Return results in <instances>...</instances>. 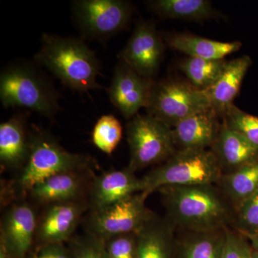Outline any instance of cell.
Listing matches in <instances>:
<instances>
[{"label": "cell", "instance_id": "obj_28", "mask_svg": "<svg viewBox=\"0 0 258 258\" xmlns=\"http://www.w3.org/2000/svg\"><path fill=\"white\" fill-rule=\"evenodd\" d=\"M232 228L242 235L258 233V191L235 209Z\"/></svg>", "mask_w": 258, "mask_h": 258}, {"label": "cell", "instance_id": "obj_16", "mask_svg": "<svg viewBox=\"0 0 258 258\" xmlns=\"http://www.w3.org/2000/svg\"><path fill=\"white\" fill-rule=\"evenodd\" d=\"M212 108L199 112L179 122L172 128L177 150L211 148L221 129L222 122Z\"/></svg>", "mask_w": 258, "mask_h": 258}, {"label": "cell", "instance_id": "obj_3", "mask_svg": "<svg viewBox=\"0 0 258 258\" xmlns=\"http://www.w3.org/2000/svg\"><path fill=\"white\" fill-rule=\"evenodd\" d=\"M35 59L68 87L81 92L100 88L99 62L83 40L44 34Z\"/></svg>", "mask_w": 258, "mask_h": 258}, {"label": "cell", "instance_id": "obj_29", "mask_svg": "<svg viewBox=\"0 0 258 258\" xmlns=\"http://www.w3.org/2000/svg\"><path fill=\"white\" fill-rule=\"evenodd\" d=\"M67 244L73 258H108L103 241L87 232L75 236Z\"/></svg>", "mask_w": 258, "mask_h": 258}, {"label": "cell", "instance_id": "obj_23", "mask_svg": "<svg viewBox=\"0 0 258 258\" xmlns=\"http://www.w3.org/2000/svg\"><path fill=\"white\" fill-rule=\"evenodd\" d=\"M216 186L232 206L237 208L258 191V160L222 174Z\"/></svg>", "mask_w": 258, "mask_h": 258}, {"label": "cell", "instance_id": "obj_18", "mask_svg": "<svg viewBox=\"0 0 258 258\" xmlns=\"http://www.w3.org/2000/svg\"><path fill=\"white\" fill-rule=\"evenodd\" d=\"M252 64L248 55L226 61L221 74L207 90L212 109L222 118L240 91L244 76Z\"/></svg>", "mask_w": 258, "mask_h": 258}, {"label": "cell", "instance_id": "obj_34", "mask_svg": "<svg viewBox=\"0 0 258 258\" xmlns=\"http://www.w3.org/2000/svg\"><path fill=\"white\" fill-rule=\"evenodd\" d=\"M0 258H9L2 247H0Z\"/></svg>", "mask_w": 258, "mask_h": 258}, {"label": "cell", "instance_id": "obj_17", "mask_svg": "<svg viewBox=\"0 0 258 258\" xmlns=\"http://www.w3.org/2000/svg\"><path fill=\"white\" fill-rule=\"evenodd\" d=\"M176 231L166 217L154 213L137 232V258H174Z\"/></svg>", "mask_w": 258, "mask_h": 258}, {"label": "cell", "instance_id": "obj_10", "mask_svg": "<svg viewBox=\"0 0 258 258\" xmlns=\"http://www.w3.org/2000/svg\"><path fill=\"white\" fill-rule=\"evenodd\" d=\"M37 220L35 210L25 200L15 202L4 212L0 247L9 258H30L35 249Z\"/></svg>", "mask_w": 258, "mask_h": 258}, {"label": "cell", "instance_id": "obj_30", "mask_svg": "<svg viewBox=\"0 0 258 258\" xmlns=\"http://www.w3.org/2000/svg\"><path fill=\"white\" fill-rule=\"evenodd\" d=\"M254 249L248 240L232 227L225 230V240L220 258H252Z\"/></svg>", "mask_w": 258, "mask_h": 258}, {"label": "cell", "instance_id": "obj_21", "mask_svg": "<svg viewBox=\"0 0 258 258\" xmlns=\"http://www.w3.org/2000/svg\"><path fill=\"white\" fill-rule=\"evenodd\" d=\"M168 46L184 52L189 57L221 60L225 56L237 52L242 47V42H219L187 33H174L166 35Z\"/></svg>", "mask_w": 258, "mask_h": 258}, {"label": "cell", "instance_id": "obj_15", "mask_svg": "<svg viewBox=\"0 0 258 258\" xmlns=\"http://www.w3.org/2000/svg\"><path fill=\"white\" fill-rule=\"evenodd\" d=\"M93 170L67 171L50 176L36 185L28 196L47 205L86 200L93 176Z\"/></svg>", "mask_w": 258, "mask_h": 258}, {"label": "cell", "instance_id": "obj_9", "mask_svg": "<svg viewBox=\"0 0 258 258\" xmlns=\"http://www.w3.org/2000/svg\"><path fill=\"white\" fill-rule=\"evenodd\" d=\"M78 25L86 36L106 40L130 23L133 8L123 0H79L73 4Z\"/></svg>", "mask_w": 258, "mask_h": 258}, {"label": "cell", "instance_id": "obj_6", "mask_svg": "<svg viewBox=\"0 0 258 258\" xmlns=\"http://www.w3.org/2000/svg\"><path fill=\"white\" fill-rule=\"evenodd\" d=\"M130 159L134 172L165 162L177 151L172 128L152 115L137 114L126 125Z\"/></svg>", "mask_w": 258, "mask_h": 258}, {"label": "cell", "instance_id": "obj_8", "mask_svg": "<svg viewBox=\"0 0 258 258\" xmlns=\"http://www.w3.org/2000/svg\"><path fill=\"white\" fill-rule=\"evenodd\" d=\"M148 197L144 192L137 193L101 210L90 212L85 220L86 232L103 241L137 233L154 213L146 205Z\"/></svg>", "mask_w": 258, "mask_h": 258}, {"label": "cell", "instance_id": "obj_35", "mask_svg": "<svg viewBox=\"0 0 258 258\" xmlns=\"http://www.w3.org/2000/svg\"><path fill=\"white\" fill-rule=\"evenodd\" d=\"M252 258H258V252L254 250L253 253H252Z\"/></svg>", "mask_w": 258, "mask_h": 258}, {"label": "cell", "instance_id": "obj_7", "mask_svg": "<svg viewBox=\"0 0 258 258\" xmlns=\"http://www.w3.org/2000/svg\"><path fill=\"white\" fill-rule=\"evenodd\" d=\"M212 108L206 91L191 83L168 79L154 83L147 110L171 128L191 115Z\"/></svg>", "mask_w": 258, "mask_h": 258}, {"label": "cell", "instance_id": "obj_19", "mask_svg": "<svg viewBox=\"0 0 258 258\" xmlns=\"http://www.w3.org/2000/svg\"><path fill=\"white\" fill-rule=\"evenodd\" d=\"M210 150L223 174L232 172L258 160V147L223 123Z\"/></svg>", "mask_w": 258, "mask_h": 258}, {"label": "cell", "instance_id": "obj_22", "mask_svg": "<svg viewBox=\"0 0 258 258\" xmlns=\"http://www.w3.org/2000/svg\"><path fill=\"white\" fill-rule=\"evenodd\" d=\"M226 228L210 232L180 231L176 235L174 258H220Z\"/></svg>", "mask_w": 258, "mask_h": 258}, {"label": "cell", "instance_id": "obj_13", "mask_svg": "<svg viewBox=\"0 0 258 258\" xmlns=\"http://www.w3.org/2000/svg\"><path fill=\"white\" fill-rule=\"evenodd\" d=\"M154 83L120 60L107 91L115 108L126 119H132L141 108H147Z\"/></svg>", "mask_w": 258, "mask_h": 258}, {"label": "cell", "instance_id": "obj_11", "mask_svg": "<svg viewBox=\"0 0 258 258\" xmlns=\"http://www.w3.org/2000/svg\"><path fill=\"white\" fill-rule=\"evenodd\" d=\"M87 209L86 200L45 206L41 216L37 220L34 249L47 244L68 243L74 237V232Z\"/></svg>", "mask_w": 258, "mask_h": 258}, {"label": "cell", "instance_id": "obj_20", "mask_svg": "<svg viewBox=\"0 0 258 258\" xmlns=\"http://www.w3.org/2000/svg\"><path fill=\"white\" fill-rule=\"evenodd\" d=\"M30 154V133L23 116L15 115L0 125V164L2 170H19Z\"/></svg>", "mask_w": 258, "mask_h": 258}, {"label": "cell", "instance_id": "obj_32", "mask_svg": "<svg viewBox=\"0 0 258 258\" xmlns=\"http://www.w3.org/2000/svg\"><path fill=\"white\" fill-rule=\"evenodd\" d=\"M30 258H73V256L66 244L56 243L34 249Z\"/></svg>", "mask_w": 258, "mask_h": 258}, {"label": "cell", "instance_id": "obj_26", "mask_svg": "<svg viewBox=\"0 0 258 258\" xmlns=\"http://www.w3.org/2000/svg\"><path fill=\"white\" fill-rule=\"evenodd\" d=\"M123 128L119 120L112 114L102 115L92 132V142L102 152L111 155L120 143Z\"/></svg>", "mask_w": 258, "mask_h": 258}, {"label": "cell", "instance_id": "obj_25", "mask_svg": "<svg viewBox=\"0 0 258 258\" xmlns=\"http://www.w3.org/2000/svg\"><path fill=\"white\" fill-rule=\"evenodd\" d=\"M225 62L224 59L208 60L188 57L181 61L179 69L193 86L203 91H207L221 74Z\"/></svg>", "mask_w": 258, "mask_h": 258}, {"label": "cell", "instance_id": "obj_12", "mask_svg": "<svg viewBox=\"0 0 258 258\" xmlns=\"http://www.w3.org/2000/svg\"><path fill=\"white\" fill-rule=\"evenodd\" d=\"M164 51V44L154 24L140 21L118 57L137 74L152 79L160 66Z\"/></svg>", "mask_w": 258, "mask_h": 258}, {"label": "cell", "instance_id": "obj_5", "mask_svg": "<svg viewBox=\"0 0 258 258\" xmlns=\"http://www.w3.org/2000/svg\"><path fill=\"white\" fill-rule=\"evenodd\" d=\"M0 98L3 106L28 108L52 118L59 110L57 94L35 68L15 64L0 76Z\"/></svg>", "mask_w": 258, "mask_h": 258}, {"label": "cell", "instance_id": "obj_27", "mask_svg": "<svg viewBox=\"0 0 258 258\" xmlns=\"http://www.w3.org/2000/svg\"><path fill=\"white\" fill-rule=\"evenodd\" d=\"M222 123L258 147V116L249 114L233 104L226 111Z\"/></svg>", "mask_w": 258, "mask_h": 258}, {"label": "cell", "instance_id": "obj_14", "mask_svg": "<svg viewBox=\"0 0 258 258\" xmlns=\"http://www.w3.org/2000/svg\"><path fill=\"white\" fill-rule=\"evenodd\" d=\"M142 191V179L128 166L106 171L93 176L88 189V208L96 211Z\"/></svg>", "mask_w": 258, "mask_h": 258}, {"label": "cell", "instance_id": "obj_31", "mask_svg": "<svg viewBox=\"0 0 258 258\" xmlns=\"http://www.w3.org/2000/svg\"><path fill=\"white\" fill-rule=\"evenodd\" d=\"M103 242L108 258H137V233L116 236Z\"/></svg>", "mask_w": 258, "mask_h": 258}, {"label": "cell", "instance_id": "obj_4", "mask_svg": "<svg viewBox=\"0 0 258 258\" xmlns=\"http://www.w3.org/2000/svg\"><path fill=\"white\" fill-rule=\"evenodd\" d=\"M222 174L210 149L177 150L165 162L141 178L142 192L149 196L162 186L216 184Z\"/></svg>", "mask_w": 258, "mask_h": 258}, {"label": "cell", "instance_id": "obj_2", "mask_svg": "<svg viewBox=\"0 0 258 258\" xmlns=\"http://www.w3.org/2000/svg\"><path fill=\"white\" fill-rule=\"evenodd\" d=\"M30 154L14 179L1 188L4 204L21 201L36 185L67 171L93 170L96 164L88 155L68 152L47 132L35 127L30 133Z\"/></svg>", "mask_w": 258, "mask_h": 258}, {"label": "cell", "instance_id": "obj_24", "mask_svg": "<svg viewBox=\"0 0 258 258\" xmlns=\"http://www.w3.org/2000/svg\"><path fill=\"white\" fill-rule=\"evenodd\" d=\"M148 5L154 13L165 18L200 22L220 16L207 0H156Z\"/></svg>", "mask_w": 258, "mask_h": 258}, {"label": "cell", "instance_id": "obj_1", "mask_svg": "<svg viewBox=\"0 0 258 258\" xmlns=\"http://www.w3.org/2000/svg\"><path fill=\"white\" fill-rule=\"evenodd\" d=\"M157 191L176 230L210 232L233 226L235 209L216 184L166 186Z\"/></svg>", "mask_w": 258, "mask_h": 258}, {"label": "cell", "instance_id": "obj_33", "mask_svg": "<svg viewBox=\"0 0 258 258\" xmlns=\"http://www.w3.org/2000/svg\"><path fill=\"white\" fill-rule=\"evenodd\" d=\"M248 240L254 251L258 252V233L253 235H242Z\"/></svg>", "mask_w": 258, "mask_h": 258}]
</instances>
